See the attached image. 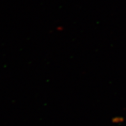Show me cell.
<instances>
[{
	"label": "cell",
	"instance_id": "cell-1",
	"mask_svg": "<svg viewBox=\"0 0 126 126\" xmlns=\"http://www.w3.org/2000/svg\"><path fill=\"white\" fill-rule=\"evenodd\" d=\"M117 120V121H115L114 122L115 123H118V122H122L123 121L124 119L122 117H118V118H115L113 119V120Z\"/></svg>",
	"mask_w": 126,
	"mask_h": 126
}]
</instances>
